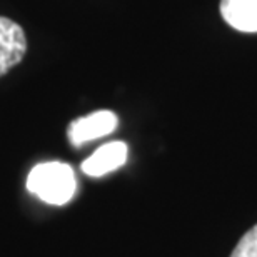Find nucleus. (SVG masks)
I'll return each mask as SVG.
<instances>
[{
    "label": "nucleus",
    "instance_id": "f257e3e1",
    "mask_svg": "<svg viewBox=\"0 0 257 257\" xmlns=\"http://www.w3.org/2000/svg\"><path fill=\"white\" fill-rule=\"evenodd\" d=\"M27 189L44 202L64 205L75 194V174L64 162L37 164L27 177Z\"/></svg>",
    "mask_w": 257,
    "mask_h": 257
},
{
    "label": "nucleus",
    "instance_id": "f03ea898",
    "mask_svg": "<svg viewBox=\"0 0 257 257\" xmlns=\"http://www.w3.org/2000/svg\"><path fill=\"white\" fill-rule=\"evenodd\" d=\"M117 124H119V119H117V115L114 112L99 110L90 115L75 119L69 125L67 136H69V141L72 146L80 147L90 141L109 136V134H112L117 128Z\"/></svg>",
    "mask_w": 257,
    "mask_h": 257
},
{
    "label": "nucleus",
    "instance_id": "7ed1b4c3",
    "mask_svg": "<svg viewBox=\"0 0 257 257\" xmlns=\"http://www.w3.org/2000/svg\"><path fill=\"white\" fill-rule=\"evenodd\" d=\"M27 54V37L14 20L0 17V77L20 64Z\"/></svg>",
    "mask_w": 257,
    "mask_h": 257
},
{
    "label": "nucleus",
    "instance_id": "20e7f679",
    "mask_svg": "<svg viewBox=\"0 0 257 257\" xmlns=\"http://www.w3.org/2000/svg\"><path fill=\"white\" fill-rule=\"evenodd\" d=\"M127 161V146L124 142H109L99 147L89 159L82 162V171L90 177L105 176L122 167Z\"/></svg>",
    "mask_w": 257,
    "mask_h": 257
},
{
    "label": "nucleus",
    "instance_id": "39448f33",
    "mask_svg": "<svg viewBox=\"0 0 257 257\" xmlns=\"http://www.w3.org/2000/svg\"><path fill=\"white\" fill-rule=\"evenodd\" d=\"M220 14L239 32H257V0H220Z\"/></svg>",
    "mask_w": 257,
    "mask_h": 257
},
{
    "label": "nucleus",
    "instance_id": "423d86ee",
    "mask_svg": "<svg viewBox=\"0 0 257 257\" xmlns=\"http://www.w3.org/2000/svg\"><path fill=\"white\" fill-rule=\"evenodd\" d=\"M230 257H257V225L242 235Z\"/></svg>",
    "mask_w": 257,
    "mask_h": 257
}]
</instances>
